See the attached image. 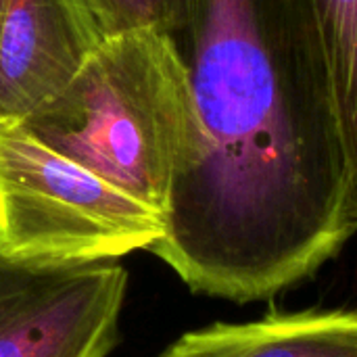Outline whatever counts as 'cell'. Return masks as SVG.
Listing matches in <instances>:
<instances>
[{"instance_id": "1", "label": "cell", "mask_w": 357, "mask_h": 357, "mask_svg": "<svg viewBox=\"0 0 357 357\" xmlns=\"http://www.w3.org/2000/svg\"><path fill=\"white\" fill-rule=\"evenodd\" d=\"M205 130L149 251L192 291L249 303L357 234L310 0H190L176 38Z\"/></svg>"}, {"instance_id": "2", "label": "cell", "mask_w": 357, "mask_h": 357, "mask_svg": "<svg viewBox=\"0 0 357 357\" xmlns=\"http://www.w3.org/2000/svg\"><path fill=\"white\" fill-rule=\"evenodd\" d=\"M23 128L56 153L155 207L203 159L190 69L169 33L105 38L71 84Z\"/></svg>"}, {"instance_id": "3", "label": "cell", "mask_w": 357, "mask_h": 357, "mask_svg": "<svg viewBox=\"0 0 357 357\" xmlns=\"http://www.w3.org/2000/svg\"><path fill=\"white\" fill-rule=\"evenodd\" d=\"M165 215L56 153L0 126V253L29 264L117 261L149 251Z\"/></svg>"}, {"instance_id": "4", "label": "cell", "mask_w": 357, "mask_h": 357, "mask_svg": "<svg viewBox=\"0 0 357 357\" xmlns=\"http://www.w3.org/2000/svg\"><path fill=\"white\" fill-rule=\"evenodd\" d=\"M126 289L119 261L29 264L0 253V357H107Z\"/></svg>"}, {"instance_id": "5", "label": "cell", "mask_w": 357, "mask_h": 357, "mask_svg": "<svg viewBox=\"0 0 357 357\" xmlns=\"http://www.w3.org/2000/svg\"><path fill=\"white\" fill-rule=\"evenodd\" d=\"M102 40L82 0H0V126L54 100Z\"/></svg>"}, {"instance_id": "6", "label": "cell", "mask_w": 357, "mask_h": 357, "mask_svg": "<svg viewBox=\"0 0 357 357\" xmlns=\"http://www.w3.org/2000/svg\"><path fill=\"white\" fill-rule=\"evenodd\" d=\"M159 357H357V310L218 322L182 335Z\"/></svg>"}, {"instance_id": "7", "label": "cell", "mask_w": 357, "mask_h": 357, "mask_svg": "<svg viewBox=\"0 0 357 357\" xmlns=\"http://www.w3.org/2000/svg\"><path fill=\"white\" fill-rule=\"evenodd\" d=\"M357 215V0H310Z\"/></svg>"}, {"instance_id": "8", "label": "cell", "mask_w": 357, "mask_h": 357, "mask_svg": "<svg viewBox=\"0 0 357 357\" xmlns=\"http://www.w3.org/2000/svg\"><path fill=\"white\" fill-rule=\"evenodd\" d=\"M105 38L153 29L178 38L188 21L190 0H82Z\"/></svg>"}]
</instances>
